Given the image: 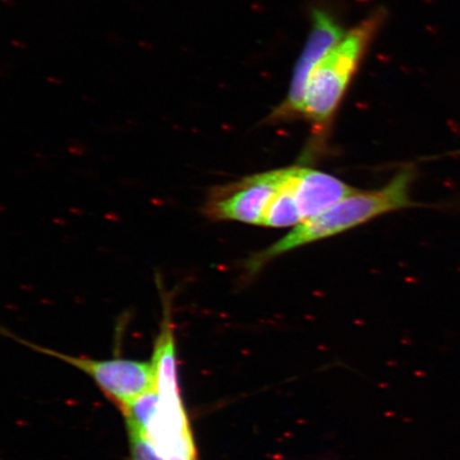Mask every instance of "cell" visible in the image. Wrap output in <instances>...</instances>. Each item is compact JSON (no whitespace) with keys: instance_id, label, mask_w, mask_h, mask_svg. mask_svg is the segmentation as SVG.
Wrapping results in <instances>:
<instances>
[{"instance_id":"1","label":"cell","mask_w":460,"mask_h":460,"mask_svg":"<svg viewBox=\"0 0 460 460\" xmlns=\"http://www.w3.org/2000/svg\"><path fill=\"white\" fill-rule=\"evenodd\" d=\"M172 301H163V320L154 344V387L122 411L129 430L131 460H199L197 442L177 376Z\"/></svg>"},{"instance_id":"2","label":"cell","mask_w":460,"mask_h":460,"mask_svg":"<svg viewBox=\"0 0 460 460\" xmlns=\"http://www.w3.org/2000/svg\"><path fill=\"white\" fill-rule=\"evenodd\" d=\"M386 17L384 8L374 10L358 25L350 28L310 74L300 119L307 122L312 130L301 155V164L313 163L325 153L339 108Z\"/></svg>"},{"instance_id":"3","label":"cell","mask_w":460,"mask_h":460,"mask_svg":"<svg viewBox=\"0 0 460 460\" xmlns=\"http://www.w3.org/2000/svg\"><path fill=\"white\" fill-rule=\"evenodd\" d=\"M416 177V169L407 166L396 172L382 188L358 189L322 214L293 227L291 232L267 249L252 255L245 263L247 275L255 276L270 262L287 252L335 237L374 218L419 206L411 199V188Z\"/></svg>"},{"instance_id":"4","label":"cell","mask_w":460,"mask_h":460,"mask_svg":"<svg viewBox=\"0 0 460 460\" xmlns=\"http://www.w3.org/2000/svg\"><path fill=\"white\" fill-rule=\"evenodd\" d=\"M4 333L38 353L51 356L84 372L85 376L93 379L103 394L117 405L120 411L151 390L156 381V367L152 359L139 361L118 358L96 360L79 358V356L59 353L55 349L40 347L38 344L14 336L10 332H4Z\"/></svg>"},{"instance_id":"5","label":"cell","mask_w":460,"mask_h":460,"mask_svg":"<svg viewBox=\"0 0 460 460\" xmlns=\"http://www.w3.org/2000/svg\"><path fill=\"white\" fill-rule=\"evenodd\" d=\"M280 169L257 172L208 190L200 212L212 222H238L262 226L278 193Z\"/></svg>"},{"instance_id":"6","label":"cell","mask_w":460,"mask_h":460,"mask_svg":"<svg viewBox=\"0 0 460 460\" xmlns=\"http://www.w3.org/2000/svg\"><path fill=\"white\" fill-rule=\"evenodd\" d=\"M347 31L330 11L314 8L312 27L307 41L291 75L289 90L285 99L266 119L268 124L290 123L300 120L302 106L310 74L323 57L344 37Z\"/></svg>"},{"instance_id":"7","label":"cell","mask_w":460,"mask_h":460,"mask_svg":"<svg viewBox=\"0 0 460 460\" xmlns=\"http://www.w3.org/2000/svg\"><path fill=\"white\" fill-rule=\"evenodd\" d=\"M292 169L293 192L303 222L322 214L358 190L341 178L309 168L307 164L292 165Z\"/></svg>"},{"instance_id":"8","label":"cell","mask_w":460,"mask_h":460,"mask_svg":"<svg viewBox=\"0 0 460 460\" xmlns=\"http://www.w3.org/2000/svg\"><path fill=\"white\" fill-rule=\"evenodd\" d=\"M107 42L111 45H120L124 43V39L115 32L107 33Z\"/></svg>"},{"instance_id":"9","label":"cell","mask_w":460,"mask_h":460,"mask_svg":"<svg viewBox=\"0 0 460 460\" xmlns=\"http://www.w3.org/2000/svg\"><path fill=\"white\" fill-rule=\"evenodd\" d=\"M11 45L14 46V48L19 49H28V44L25 42L20 41V40H13V41H11Z\"/></svg>"},{"instance_id":"10","label":"cell","mask_w":460,"mask_h":460,"mask_svg":"<svg viewBox=\"0 0 460 460\" xmlns=\"http://www.w3.org/2000/svg\"><path fill=\"white\" fill-rule=\"evenodd\" d=\"M137 45H139V48L148 50V51H151L155 49L154 44L151 42H147V41H139V42H137Z\"/></svg>"},{"instance_id":"11","label":"cell","mask_w":460,"mask_h":460,"mask_svg":"<svg viewBox=\"0 0 460 460\" xmlns=\"http://www.w3.org/2000/svg\"><path fill=\"white\" fill-rule=\"evenodd\" d=\"M46 80H48V82L49 84H53L54 85H62L63 84L62 80L58 77L49 76L48 78H46Z\"/></svg>"},{"instance_id":"12","label":"cell","mask_w":460,"mask_h":460,"mask_svg":"<svg viewBox=\"0 0 460 460\" xmlns=\"http://www.w3.org/2000/svg\"><path fill=\"white\" fill-rule=\"evenodd\" d=\"M3 4L7 5V7L13 8L17 4L15 0H2Z\"/></svg>"}]
</instances>
